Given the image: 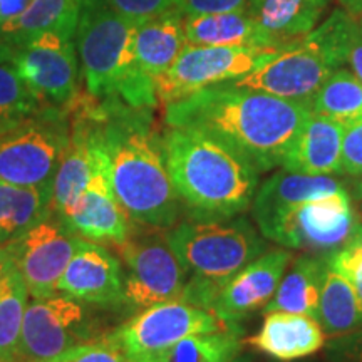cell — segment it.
<instances>
[{
  "instance_id": "cell-2",
  "label": "cell",
  "mask_w": 362,
  "mask_h": 362,
  "mask_svg": "<svg viewBox=\"0 0 362 362\" xmlns=\"http://www.w3.org/2000/svg\"><path fill=\"white\" fill-rule=\"evenodd\" d=\"M90 104L106 176L129 220L144 228L175 226L181 200L166 170L161 138L153 129L149 110L94 98Z\"/></svg>"
},
{
  "instance_id": "cell-13",
  "label": "cell",
  "mask_w": 362,
  "mask_h": 362,
  "mask_svg": "<svg viewBox=\"0 0 362 362\" xmlns=\"http://www.w3.org/2000/svg\"><path fill=\"white\" fill-rule=\"evenodd\" d=\"M83 238L71 233L57 216L49 215L37 225L8 240L13 269L21 274L33 297L57 293L59 280Z\"/></svg>"
},
{
  "instance_id": "cell-29",
  "label": "cell",
  "mask_w": 362,
  "mask_h": 362,
  "mask_svg": "<svg viewBox=\"0 0 362 362\" xmlns=\"http://www.w3.org/2000/svg\"><path fill=\"white\" fill-rule=\"evenodd\" d=\"M310 110L344 128L359 123L362 121V83L349 69L339 67L310 99Z\"/></svg>"
},
{
  "instance_id": "cell-33",
  "label": "cell",
  "mask_w": 362,
  "mask_h": 362,
  "mask_svg": "<svg viewBox=\"0 0 362 362\" xmlns=\"http://www.w3.org/2000/svg\"><path fill=\"white\" fill-rule=\"evenodd\" d=\"M119 16L143 24L161 13L178 11V0H96Z\"/></svg>"
},
{
  "instance_id": "cell-39",
  "label": "cell",
  "mask_w": 362,
  "mask_h": 362,
  "mask_svg": "<svg viewBox=\"0 0 362 362\" xmlns=\"http://www.w3.org/2000/svg\"><path fill=\"white\" fill-rule=\"evenodd\" d=\"M13 269V260H12V252L7 242L0 243V279L4 275L8 274Z\"/></svg>"
},
{
  "instance_id": "cell-9",
  "label": "cell",
  "mask_w": 362,
  "mask_h": 362,
  "mask_svg": "<svg viewBox=\"0 0 362 362\" xmlns=\"http://www.w3.org/2000/svg\"><path fill=\"white\" fill-rule=\"evenodd\" d=\"M344 66L342 54L312 30L304 40L287 45L259 69L232 83L291 101L310 103L329 76Z\"/></svg>"
},
{
  "instance_id": "cell-12",
  "label": "cell",
  "mask_w": 362,
  "mask_h": 362,
  "mask_svg": "<svg viewBox=\"0 0 362 362\" xmlns=\"http://www.w3.org/2000/svg\"><path fill=\"white\" fill-rule=\"evenodd\" d=\"M228 327L214 312L183 300H168L138 310L110 336L131 361L155 354L194 334Z\"/></svg>"
},
{
  "instance_id": "cell-16",
  "label": "cell",
  "mask_w": 362,
  "mask_h": 362,
  "mask_svg": "<svg viewBox=\"0 0 362 362\" xmlns=\"http://www.w3.org/2000/svg\"><path fill=\"white\" fill-rule=\"evenodd\" d=\"M292 259L285 248L264 252L221 288L211 312L225 325H240L272 300Z\"/></svg>"
},
{
  "instance_id": "cell-20",
  "label": "cell",
  "mask_w": 362,
  "mask_h": 362,
  "mask_svg": "<svg viewBox=\"0 0 362 362\" xmlns=\"http://www.w3.org/2000/svg\"><path fill=\"white\" fill-rule=\"evenodd\" d=\"M342 124L310 112L282 160V168L300 175H342Z\"/></svg>"
},
{
  "instance_id": "cell-23",
  "label": "cell",
  "mask_w": 362,
  "mask_h": 362,
  "mask_svg": "<svg viewBox=\"0 0 362 362\" xmlns=\"http://www.w3.org/2000/svg\"><path fill=\"white\" fill-rule=\"evenodd\" d=\"M79 17L78 0H30L21 16L0 27V37L13 47H21L47 33L74 39Z\"/></svg>"
},
{
  "instance_id": "cell-25",
  "label": "cell",
  "mask_w": 362,
  "mask_h": 362,
  "mask_svg": "<svg viewBox=\"0 0 362 362\" xmlns=\"http://www.w3.org/2000/svg\"><path fill=\"white\" fill-rule=\"evenodd\" d=\"M185 35L189 45L275 47L245 11L185 17Z\"/></svg>"
},
{
  "instance_id": "cell-30",
  "label": "cell",
  "mask_w": 362,
  "mask_h": 362,
  "mask_svg": "<svg viewBox=\"0 0 362 362\" xmlns=\"http://www.w3.org/2000/svg\"><path fill=\"white\" fill-rule=\"evenodd\" d=\"M29 296L16 269L0 279V361H16Z\"/></svg>"
},
{
  "instance_id": "cell-4",
  "label": "cell",
  "mask_w": 362,
  "mask_h": 362,
  "mask_svg": "<svg viewBox=\"0 0 362 362\" xmlns=\"http://www.w3.org/2000/svg\"><path fill=\"white\" fill-rule=\"evenodd\" d=\"M138 22L126 19L96 0L81 6L74 44L86 94L134 110L156 107V86L136 64Z\"/></svg>"
},
{
  "instance_id": "cell-19",
  "label": "cell",
  "mask_w": 362,
  "mask_h": 362,
  "mask_svg": "<svg viewBox=\"0 0 362 362\" xmlns=\"http://www.w3.org/2000/svg\"><path fill=\"white\" fill-rule=\"evenodd\" d=\"M341 181L329 175H300L277 171L259 185L252 202V216L267 240L284 214L307 200L325 197L342 189Z\"/></svg>"
},
{
  "instance_id": "cell-31",
  "label": "cell",
  "mask_w": 362,
  "mask_h": 362,
  "mask_svg": "<svg viewBox=\"0 0 362 362\" xmlns=\"http://www.w3.org/2000/svg\"><path fill=\"white\" fill-rule=\"evenodd\" d=\"M44 106L16 67L0 64V129L12 128Z\"/></svg>"
},
{
  "instance_id": "cell-15",
  "label": "cell",
  "mask_w": 362,
  "mask_h": 362,
  "mask_svg": "<svg viewBox=\"0 0 362 362\" xmlns=\"http://www.w3.org/2000/svg\"><path fill=\"white\" fill-rule=\"evenodd\" d=\"M94 115V112H93ZM96 117V116H94ZM94 146H96V168L90 176L88 187L81 194L79 202L71 214L61 218L71 233L99 245H121L133 232V221L124 208L116 200L110 180L104 170V161L99 153L94 128Z\"/></svg>"
},
{
  "instance_id": "cell-36",
  "label": "cell",
  "mask_w": 362,
  "mask_h": 362,
  "mask_svg": "<svg viewBox=\"0 0 362 362\" xmlns=\"http://www.w3.org/2000/svg\"><path fill=\"white\" fill-rule=\"evenodd\" d=\"M248 0H178V12L183 17L205 13L245 11Z\"/></svg>"
},
{
  "instance_id": "cell-46",
  "label": "cell",
  "mask_w": 362,
  "mask_h": 362,
  "mask_svg": "<svg viewBox=\"0 0 362 362\" xmlns=\"http://www.w3.org/2000/svg\"><path fill=\"white\" fill-rule=\"evenodd\" d=\"M0 362H17V361H0Z\"/></svg>"
},
{
  "instance_id": "cell-34",
  "label": "cell",
  "mask_w": 362,
  "mask_h": 362,
  "mask_svg": "<svg viewBox=\"0 0 362 362\" xmlns=\"http://www.w3.org/2000/svg\"><path fill=\"white\" fill-rule=\"evenodd\" d=\"M324 349L329 362H362V327L329 339Z\"/></svg>"
},
{
  "instance_id": "cell-42",
  "label": "cell",
  "mask_w": 362,
  "mask_h": 362,
  "mask_svg": "<svg viewBox=\"0 0 362 362\" xmlns=\"http://www.w3.org/2000/svg\"><path fill=\"white\" fill-rule=\"evenodd\" d=\"M354 193L356 197L362 200V175L357 176V181H356V187H354Z\"/></svg>"
},
{
  "instance_id": "cell-37",
  "label": "cell",
  "mask_w": 362,
  "mask_h": 362,
  "mask_svg": "<svg viewBox=\"0 0 362 362\" xmlns=\"http://www.w3.org/2000/svg\"><path fill=\"white\" fill-rule=\"evenodd\" d=\"M346 64L349 66V71L362 83V29L359 27L357 33L352 37L349 49H347Z\"/></svg>"
},
{
  "instance_id": "cell-38",
  "label": "cell",
  "mask_w": 362,
  "mask_h": 362,
  "mask_svg": "<svg viewBox=\"0 0 362 362\" xmlns=\"http://www.w3.org/2000/svg\"><path fill=\"white\" fill-rule=\"evenodd\" d=\"M29 4L30 0H0V27L21 16Z\"/></svg>"
},
{
  "instance_id": "cell-3",
  "label": "cell",
  "mask_w": 362,
  "mask_h": 362,
  "mask_svg": "<svg viewBox=\"0 0 362 362\" xmlns=\"http://www.w3.org/2000/svg\"><path fill=\"white\" fill-rule=\"evenodd\" d=\"M166 170L194 218H232L250 210L260 171L215 136L168 126L161 136Z\"/></svg>"
},
{
  "instance_id": "cell-21",
  "label": "cell",
  "mask_w": 362,
  "mask_h": 362,
  "mask_svg": "<svg viewBox=\"0 0 362 362\" xmlns=\"http://www.w3.org/2000/svg\"><path fill=\"white\" fill-rule=\"evenodd\" d=\"M330 0H248L245 12L269 35L272 45L304 40L322 21Z\"/></svg>"
},
{
  "instance_id": "cell-32",
  "label": "cell",
  "mask_w": 362,
  "mask_h": 362,
  "mask_svg": "<svg viewBox=\"0 0 362 362\" xmlns=\"http://www.w3.org/2000/svg\"><path fill=\"white\" fill-rule=\"evenodd\" d=\"M54 362H131V359L107 334L103 339H94L72 347Z\"/></svg>"
},
{
  "instance_id": "cell-35",
  "label": "cell",
  "mask_w": 362,
  "mask_h": 362,
  "mask_svg": "<svg viewBox=\"0 0 362 362\" xmlns=\"http://www.w3.org/2000/svg\"><path fill=\"white\" fill-rule=\"evenodd\" d=\"M341 170L342 175L354 178L362 175V121L347 126L344 131Z\"/></svg>"
},
{
  "instance_id": "cell-47",
  "label": "cell",
  "mask_w": 362,
  "mask_h": 362,
  "mask_svg": "<svg viewBox=\"0 0 362 362\" xmlns=\"http://www.w3.org/2000/svg\"><path fill=\"white\" fill-rule=\"evenodd\" d=\"M0 133H2V129H0Z\"/></svg>"
},
{
  "instance_id": "cell-5",
  "label": "cell",
  "mask_w": 362,
  "mask_h": 362,
  "mask_svg": "<svg viewBox=\"0 0 362 362\" xmlns=\"http://www.w3.org/2000/svg\"><path fill=\"white\" fill-rule=\"evenodd\" d=\"M187 284L180 300L211 312L221 288L267 252L264 235L243 215L183 220L166 232Z\"/></svg>"
},
{
  "instance_id": "cell-11",
  "label": "cell",
  "mask_w": 362,
  "mask_h": 362,
  "mask_svg": "<svg viewBox=\"0 0 362 362\" xmlns=\"http://www.w3.org/2000/svg\"><path fill=\"white\" fill-rule=\"evenodd\" d=\"M86 309L64 293L33 297L22 322L17 362H54L72 347L94 341Z\"/></svg>"
},
{
  "instance_id": "cell-10",
  "label": "cell",
  "mask_w": 362,
  "mask_h": 362,
  "mask_svg": "<svg viewBox=\"0 0 362 362\" xmlns=\"http://www.w3.org/2000/svg\"><path fill=\"white\" fill-rule=\"evenodd\" d=\"M361 223L349 193L342 188L293 206L282 215L267 240L327 260L351 242Z\"/></svg>"
},
{
  "instance_id": "cell-43",
  "label": "cell",
  "mask_w": 362,
  "mask_h": 362,
  "mask_svg": "<svg viewBox=\"0 0 362 362\" xmlns=\"http://www.w3.org/2000/svg\"><path fill=\"white\" fill-rule=\"evenodd\" d=\"M228 362H253L252 361V357H248V356H242V354H238V356H235L232 361H228Z\"/></svg>"
},
{
  "instance_id": "cell-22",
  "label": "cell",
  "mask_w": 362,
  "mask_h": 362,
  "mask_svg": "<svg viewBox=\"0 0 362 362\" xmlns=\"http://www.w3.org/2000/svg\"><path fill=\"white\" fill-rule=\"evenodd\" d=\"M187 44L185 17L178 11L161 13L139 24L136 30V64L156 83V79L175 64Z\"/></svg>"
},
{
  "instance_id": "cell-44",
  "label": "cell",
  "mask_w": 362,
  "mask_h": 362,
  "mask_svg": "<svg viewBox=\"0 0 362 362\" xmlns=\"http://www.w3.org/2000/svg\"><path fill=\"white\" fill-rule=\"evenodd\" d=\"M78 2L81 4V6H83V4H86V2H88V0H78Z\"/></svg>"
},
{
  "instance_id": "cell-17",
  "label": "cell",
  "mask_w": 362,
  "mask_h": 362,
  "mask_svg": "<svg viewBox=\"0 0 362 362\" xmlns=\"http://www.w3.org/2000/svg\"><path fill=\"white\" fill-rule=\"evenodd\" d=\"M57 291L81 304L124 305L123 265L106 247L83 240L59 280Z\"/></svg>"
},
{
  "instance_id": "cell-40",
  "label": "cell",
  "mask_w": 362,
  "mask_h": 362,
  "mask_svg": "<svg viewBox=\"0 0 362 362\" xmlns=\"http://www.w3.org/2000/svg\"><path fill=\"white\" fill-rule=\"evenodd\" d=\"M13 56H16V47L0 37V64H12Z\"/></svg>"
},
{
  "instance_id": "cell-27",
  "label": "cell",
  "mask_w": 362,
  "mask_h": 362,
  "mask_svg": "<svg viewBox=\"0 0 362 362\" xmlns=\"http://www.w3.org/2000/svg\"><path fill=\"white\" fill-rule=\"evenodd\" d=\"M242 347L240 325H228L216 332L185 337L166 349L131 362H228L240 354Z\"/></svg>"
},
{
  "instance_id": "cell-24",
  "label": "cell",
  "mask_w": 362,
  "mask_h": 362,
  "mask_svg": "<svg viewBox=\"0 0 362 362\" xmlns=\"http://www.w3.org/2000/svg\"><path fill=\"white\" fill-rule=\"evenodd\" d=\"M327 262L322 257L304 253L292 259L287 272L280 280L277 292L260 312H296L312 315L317 319L320 291H322L324 272Z\"/></svg>"
},
{
  "instance_id": "cell-6",
  "label": "cell",
  "mask_w": 362,
  "mask_h": 362,
  "mask_svg": "<svg viewBox=\"0 0 362 362\" xmlns=\"http://www.w3.org/2000/svg\"><path fill=\"white\" fill-rule=\"evenodd\" d=\"M69 143V111L44 106L0 133V181L52 188Z\"/></svg>"
},
{
  "instance_id": "cell-41",
  "label": "cell",
  "mask_w": 362,
  "mask_h": 362,
  "mask_svg": "<svg viewBox=\"0 0 362 362\" xmlns=\"http://www.w3.org/2000/svg\"><path fill=\"white\" fill-rule=\"evenodd\" d=\"M342 8L349 11L356 16H362V0H339Z\"/></svg>"
},
{
  "instance_id": "cell-7",
  "label": "cell",
  "mask_w": 362,
  "mask_h": 362,
  "mask_svg": "<svg viewBox=\"0 0 362 362\" xmlns=\"http://www.w3.org/2000/svg\"><path fill=\"white\" fill-rule=\"evenodd\" d=\"M116 248L124 265V305L129 310L180 300L187 274L163 230L131 232Z\"/></svg>"
},
{
  "instance_id": "cell-28",
  "label": "cell",
  "mask_w": 362,
  "mask_h": 362,
  "mask_svg": "<svg viewBox=\"0 0 362 362\" xmlns=\"http://www.w3.org/2000/svg\"><path fill=\"white\" fill-rule=\"evenodd\" d=\"M317 320L327 339L344 336L362 327V307L349 280L336 270L325 269Z\"/></svg>"
},
{
  "instance_id": "cell-8",
  "label": "cell",
  "mask_w": 362,
  "mask_h": 362,
  "mask_svg": "<svg viewBox=\"0 0 362 362\" xmlns=\"http://www.w3.org/2000/svg\"><path fill=\"white\" fill-rule=\"evenodd\" d=\"M282 49L187 44L175 64L156 79L158 103L166 106L210 86L237 81L259 69Z\"/></svg>"
},
{
  "instance_id": "cell-45",
  "label": "cell",
  "mask_w": 362,
  "mask_h": 362,
  "mask_svg": "<svg viewBox=\"0 0 362 362\" xmlns=\"http://www.w3.org/2000/svg\"><path fill=\"white\" fill-rule=\"evenodd\" d=\"M359 19H361V29H362V16H359Z\"/></svg>"
},
{
  "instance_id": "cell-26",
  "label": "cell",
  "mask_w": 362,
  "mask_h": 362,
  "mask_svg": "<svg viewBox=\"0 0 362 362\" xmlns=\"http://www.w3.org/2000/svg\"><path fill=\"white\" fill-rule=\"evenodd\" d=\"M52 188L21 187L0 181V243L19 237L52 215Z\"/></svg>"
},
{
  "instance_id": "cell-1",
  "label": "cell",
  "mask_w": 362,
  "mask_h": 362,
  "mask_svg": "<svg viewBox=\"0 0 362 362\" xmlns=\"http://www.w3.org/2000/svg\"><path fill=\"white\" fill-rule=\"evenodd\" d=\"M168 126L197 128L215 136L260 173L282 165L312 112L309 101H291L230 83L210 86L166 104Z\"/></svg>"
},
{
  "instance_id": "cell-14",
  "label": "cell",
  "mask_w": 362,
  "mask_h": 362,
  "mask_svg": "<svg viewBox=\"0 0 362 362\" xmlns=\"http://www.w3.org/2000/svg\"><path fill=\"white\" fill-rule=\"evenodd\" d=\"M12 66L42 104L67 107L79 94L81 67L74 39L47 33L16 47Z\"/></svg>"
},
{
  "instance_id": "cell-18",
  "label": "cell",
  "mask_w": 362,
  "mask_h": 362,
  "mask_svg": "<svg viewBox=\"0 0 362 362\" xmlns=\"http://www.w3.org/2000/svg\"><path fill=\"white\" fill-rule=\"evenodd\" d=\"M327 336L322 325L312 315L296 312H269L264 322L243 346L279 362H292L314 356L324 349Z\"/></svg>"
}]
</instances>
